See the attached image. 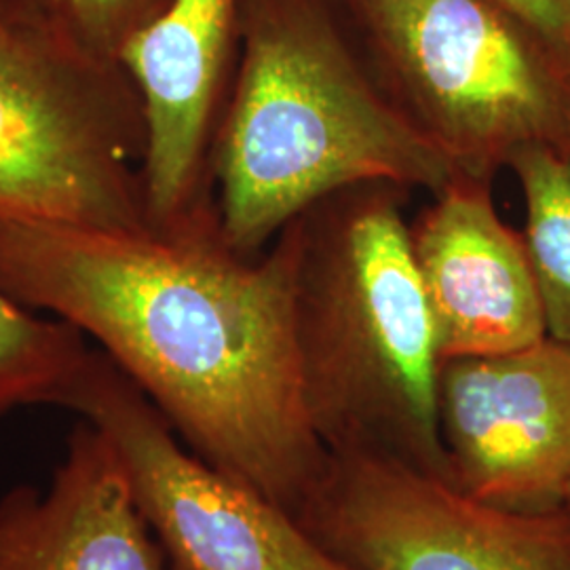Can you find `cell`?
<instances>
[{"mask_svg":"<svg viewBox=\"0 0 570 570\" xmlns=\"http://www.w3.org/2000/svg\"><path fill=\"white\" fill-rule=\"evenodd\" d=\"M294 220L242 256L220 226L112 233L0 218V285L79 327L209 468L287 508L322 433L306 395Z\"/></svg>","mask_w":570,"mask_h":570,"instance_id":"1","label":"cell"},{"mask_svg":"<svg viewBox=\"0 0 570 570\" xmlns=\"http://www.w3.org/2000/svg\"><path fill=\"white\" fill-rule=\"evenodd\" d=\"M461 169L393 106L336 0H244L214 155L225 244L242 256L360 184L444 190Z\"/></svg>","mask_w":570,"mask_h":570,"instance_id":"2","label":"cell"},{"mask_svg":"<svg viewBox=\"0 0 570 570\" xmlns=\"http://www.w3.org/2000/svg\"><path fill=\"white\" fill-rule=\"evenodd\" d=\"M395 184L351 186L294 226L306 395L330 438L406 449L449 482L438 425L440 357Z\"/></svg>","mask_w":570,"mask_h":570,"instance_id":"3","label":"cell"},{"mask_svg":"<svg viewBox=\"0 0 570 570\" xmlns=\"http://www.w3.org/2000/svg\"><path fill=\"white\" fill-rule=\"evenodd\" d=\"M393 106L461 171L570 148V66L497 0H336Z\"/></svg>","mask_w":570,"mask_h":570,"instance_id":"4","label":"cell"},{"mask_svg":"<svg viewBox=\"0 0 570 570\" xmlns=\"http://www.w3.org/2000/svg\"><path fill=\"white\" fill-rule=\"evenodd\" d=\"M144 150L122 63L0 13V218L148 233Z\"/></svg>","mask_w":570,"mask_h":570,"instance_id":"5","label":"cell"},{"mask_svg":"<svg viewBox=\"0 0 570 570\" xmlns=\"http://www.w3.org/2000/svg\"><path fill=\"white\" fill-rule=\"evenodd\" d=\"M66 410L102 429L174 570H357L327 553L282 505L180 446L164 414L100 348Z\"/></svg>","mask_w":570,"mask_h":570,"instance_id":"6","label":"cell"},{"mask_svg":"<svg viewBox=\"0 0 570 570\" xmlns=\"http://www.w3.org/2000/svg\"><path fill=\"white\" fill-rule=\"evenodd\" d=\"M327 524L357 570H570V511L475 501L400 459L357 456Z\"/></svg>","mask_w":570,"mask_h":570,"instance_id":"7","label":"cell"},{"mask_svg":"<svg viewBox=\"0 0 570 570\" xmlns=\"http://www.w3.org/2000/svg\"><path fill=\"white\" fill-rule=\"evenodd\" d=\"M438 425L452 487L505 510L564 505L570 343L440 362Z\"/></svg>","mask_w":570,"mask_h":570,"instance_id":"8","label":"cell"},{"mask_svg":"<svg viewBox=\"0 0 570 570\" xmlns=\"http://www.w3.org/2000/svg\"><path fill=\"white\" fill-rule=\"evenodd\" d=\"M244 0H169L122 47L142 102L146 223L167 235L218 225L212 155L235 81Z\"/></svg>","mask_w":570,"mask_h":570,"instance_id":"9","label":"cell"},{"mask_svg":"<svg viewBox=\"0 0 570 570\" xmlns=\"http://www.w3.org/2000/svg\"><path fill=\"white\" fill-rule=\"evenodd\" d=\"M407 225L440 362L548 338L524 235L499 216L492 178L461 171Z\"/></svg>","mask_w":570,"mask_h":570,"instance_id":"10","label":"cell"},{"mask_svg":"<svg viewBox=\"0 0 570 570\" xmlns=\"http://www.w3.org/2000/svg\"><path fill=\"white\" fill-rule=\"evenodd\" d=\"M0 570H164L102 429L81 419L47 489L0 497Z\"/></svg>","mask_w":570,"mask_h":570,"instance_id":"11","label":"cell"},{"mask_svg":"<svg viewBox=\"0 0 570 570\" xmlns=\"http://www.w3.org/2000/svg\"><path fill=\"white\" fill-rule=\"evenodd\" d=\"M94 351L79 327L21 305L0 285V419L66 407Z\"/></svg>","mask_w":570,"mask_h":570,"instance_id":"12","label":"cell"},{"mask_svg":"<svg viewBox=\"0 0 570 570\" xmlns=\"http://www.w3.org/2000/svg\"><path fill=\"white\" fill-rule=\"evenodd\" d=\"M527 226L522 230L541 294L548 336L570 343V148L527 146L511 157Z\"/></svg>","mask_w":570,"mask_h":570,"instance_id":"13","label":"cell"},{"mask_svg":"<svg viewBox=\"0 0 570 570\" xmlns=\"http://www.w3.org/2000/svg\"><path fill=\"white\" fill-rule=\"evenodd\" d=\"M60 4L75 41L102 60L119 61L127 41L155 20L169 0H60Z\"/></svg>","mask_w":570,"mask_h":570,"instance_id":"14","label":"cell"},{"mask_svg":"<svg viewBox=\"0 0 570 570\" xmlns=\"http://www.w3.org/2000/svg\"><path fill=\"white\" fill-rule=\"evenodd\" d=\"M570 66V0H497Z\"/></svg>","mask_w":570,"mask_h":570,"instance_id":"15","label":"cell"},{"mask_svg":"<svg viewBox=\"0 0 570 570\" xmlns=\"http://www.w3.org/2000/svg\"><path fill=\"white\" fill-rule=\"evenodd\" d=\"M0 13L23 26L70 37L61 16L60 0H0Z\"/></svg>","mask_w":570,"mask_h":570,"instance_id":"16","label":"cell"},{"mask_svg":"<svg viewBox=\"0 0 570 570\" xmlns=\"http://www.w3.org/2000/svg\"><path fill=\"white\" fill-rule=\"evenodd\" d=\"M564 508L570 511V484L569 490H567V497H564Z\"/></svg>","mask_w":570,"mask_h":570,"instance_id":"17","label":"cell"}]
</instances>
